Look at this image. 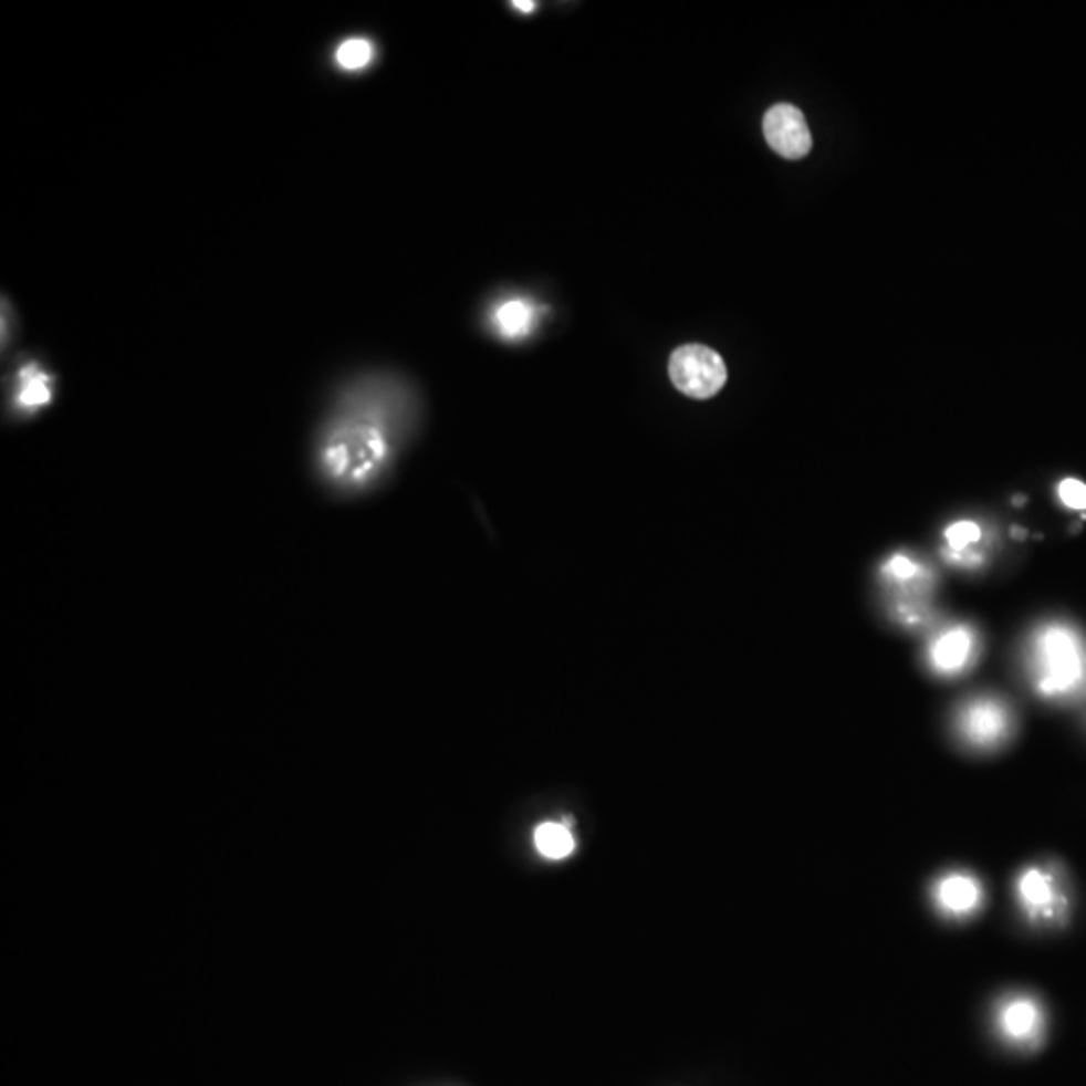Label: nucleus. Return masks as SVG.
<instances>
[{
  "instance_id": "obj_2",
  "label": "nucleus",
  "mask_w": 1086,
  "mask_h": 1086,
  "mask_svg": "<svg viewBox=\"0 0 1086 1086\" xmlns=\"http://www.w3.org/2000/svg\"><path fill=\"white\" fill-rule=\"evenodd\" d=\"M1038 684L1046 694L1075 691L1086 674L1080 640L1065 625L1046 628L1036 642Z\"/></svg>"
},
{
  "instance_id": "obj_14",
  "label": "nucleus",
  "mask_w": 1086,
  "mask_h": 1086,
  "mask_svg": "<svg viewBox=\"0 0 1086 1086\" xmlns=\"http://www.w3.org/2000/svg\"><path fill=\"white\" fill-rule=\"evenodd\" d=\"M980 536H982V529L972 521H960L945 531L948 544L954 549H964L965 546L978 541Z\"/></svg>"
},
{
  "instance_id": "obj_11",
  "label": "nucleus",
  "mask_w": 1086,
  "mask_h": 1086,
  "mask_svg": "<svg viewBox=\"0 0 1086 1086\" xmlns=\"http://www.w3.org/2000/svg\"><path fill=\"white\" fill-rule=\"evenodd\" d=\"M495 320H497V327L504 332L505 337H519V334H524L529 329L531 310H529L526 302L511 300V302H505L504 307L497 310Z\"/></svg>"
},
{
  "instance_id": "obj_7",
  "label": "nucleus",
  "mask_w": 1086,
  "mask_h": 1086,
  "mask_svg": "<svg viewBox=\"0 0 1086 1086\" xmlns=\"http://www.w3.org/2000/svg\"><path fill=\"white\" fill-rule=\"evenodd\" d=\"M1002 1028L1014 1041H1032L1041 1032V1010L1032 1000H1012L1002 1010Z\"/></svg>"
},
{
  "instance_id": "obj_3",
  "label": "nucleus",
  "mask_w": 1086,
  "mask_h": 1086,
  "mask_svg": "<svg viewBox=\"0 0 1086 1086\" xmlns=\"http://www.w3.org/2000/svg\"><path fill=\"white\" fill-rule=\"evenodd\" d=\"M669 374L682 395L711 399L726 383V364L718 352L704 344H684L672 352Z\"/></svg>"
},
{
  "instance_id": "obj_1",
  "label": "nucleus",
  "mask_w": 1086,
  "mask_h": 1086,
  "mask_svg": "<svg viewBox=\"0 0 1086 1086\" xmlns=\"http://www.w3.org/2000/svg\"><path fill=\"white\" fill-rule=\"evenodd\" d=\"M389 457L383 418L361 391L342 399L319 441L322 475L341 487H362L374 479Z\"/></svg>"
},
{
  "instance_id": "obj_10",
  "label": "nucleus",
  "mask_w": 1086,
  "mask_h": 1086,
  "mask_svg": "<svg viewBox=\"0 0 1086 1086\" xmlns=\"http://www.w3.org/2000/svg\"><path fill=\"white\" fill-rule=\"evenodd\" d=\"M536 845L541 856L549 859H561L573 851V837L560 824H544L536 831Z\"/></svg>"
},
{
  "instance_id": "obj_9",
  "label": "nucleus",
  "mask_w": 1086,
  "mask_h": 1086,
  "mask_svg": "<svg viewBox=\"0 0 1086 1086\" xmlns=\"http://www.w3.org/2000/svg\"><path fill=\"white\" fill-rule=\"evenodd\" d=\"M940 901L945 910L965 913L974 910L980 901V888L974 879L965 876H952L940 886Z\"/></svg>"
},
{
  "instance_id": "obj_17",
  "label": "nucleus",
  "mask_w": 1086,
  "mask_h": 1086,
  "mask_svg": "<svg viewBox=\"0 0 1086 1086\" xmlns=\"http://www.w3.org/2000/svg\"><path fill=\"white\" fill-rule=\"evenodd\" d=\"M511 4H514V7H517L519 11H531V9L536 7L534 2H511Z\"/></svg>"
},
{
  "instance_id": "obj_16",
  "label": "nucleus",
  "mask_w": 1086,
  "mask_h": 1086,
  "mask_svg": "<svg viewBox=\"0 0 1086 1086\" xmlns=\"http://www.w3.org/2000/svg\"><path fill=\"white\" fill-rule=\"evenodd\" d=\"M886 570H888V573H891V576L906 580V578H911V576L918 571V566H916L913 561L908 560V558H903V556H896L893 560L889 561Z\"/></svg>"
},
{
  "instance_id": "obj_15",
  "label": "nucleus",
  "mask_w": 1086,
  "mask_h": 1086,
  "mask_svg": "<svg viewBox=\"0 0 1086 1086\" xmlns=\"http://www.w3.org/2000/svg\"><path fill=\"white\" fill-rule=\"evenodd\" d=\"M1058 495L1063 499V504L1071 509H1080L1085 511L1086 509V485L1078 479H1065L1061 483L1058 487Z\"/></svg>"
},
{
  "instance_id": "obj_13",
  "label": "nucleus",
  "mask_w": 1086,
  "mask_h": 1086,
  "mask_svg": "<svg viewBox=\"0 0 1086 1086\" xmlns=\"http://www.w3.org/2000/svg\"><path fill=\"white\" fill-rule=\"evenodd\" d=\"M1022 900L1026 901L1032 908H1044L1053 901V886L1051 879L1041 873L1038 869H1031L1021 879Z\"/></svg>"
},
{
  "instance_id": "obj_12",
  "label": "nucleus",
  "mask_w": 1086,
  "mask_h": 1086,
  "mask_svg": "<svg viewBox=\"0 0 1086 1086\" xmlns=\"http://www.w3.org/2000/svg\"><path fill=\"white\" fill-rule=\"evenodd\" d=\"M373 44L366 39H349L334 53V61L344 71H361L373 61Z\"/></svg>"
},
{
  "instance_id": "obj_8",
  "label": "nucleus",
  "mask_w": 1086,
  "mask_h": 1086,
  "mask_svg": "<svg viewBox=\"0 0 1086 1086\" xmlns=\"http://www.w3.org/2000/svg\"><path fill=\"white\" fill-rule=\"evenodd\" d=\"M970 648H972L970 634L962 628L952 630L935 642L932 652L933 664L940 670L962 669L970 656Z\"/></svg>"
},
{
  "instance_id": "obj_6",
  "label": "nucleus",
  "mask_w": 1086,
  "mask_h": 1086,
  "mask_svg": "<svg viewBox=\"0 0 1086 1086\" xmlns=\"http://www.w3.org/2000/svg\"><path fill=\"white\" fill-rule=\"evenodd\" d=\"M1009 731V714L996 703L972 704L964 714V733L978 745H992Z\"/></svg>"
},
{
  "instance_id": "obj_5",
  "label": "nucleus",
  "mask_w": 1086,
  "mask_h": 1086,
  "mask_svg": "<svg viewBox=\"0 0 1086 1086\" xmlns=\"http://www.w3.org/2000/svg\"><path fill=\"white\" fill-rule=\"evenodd\" d=\"M53 401V376L37 362L22 364L14 376L12 406L21 413H37Z\"/></svg>"
},
{
  "instance_id": "obj_4",
  "label": "nucleus",
  "mask_w": 1086,
  "mask_h": 1086,
  "mask_svg": "<svg viewBox=\"0 0 1086 1086\" xmlns=\"http://www.w3.org/2000/svg\"><path fill=\"white\" fill-rule=\"evenodd\" d=\"M763 132L768 145L787 159H801L811 152V132L805 115L789 103L773 105L765 113Z\"/></svg>"
}]
</instances>
